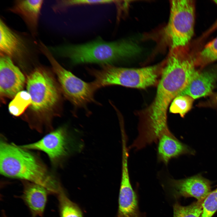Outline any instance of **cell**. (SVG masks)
<instances>
[{
    "label": "cell",
    "instance_id": "1",
    "mask_svg": "<svg viewBox=\"0 0 217 217\" xmlns=\"http://www.w3.org/2000/svg\"><path fill=\"white\" fill-rule=\"evenodd\" d=\"M195 71L193 63L187 57L177 54L167 57L154 99L149 106L138 113L143 127L154 132L168 129L169 106L185 89Z\"/></svg>",
    "mask_w": 217,
    "mask_h": 217
},
{
    "label": "cell",
    "instance_id": "2",
    "mask_svg": "<svg viewBox=\"0 0 217 217\" xmlns=\"http://www.w3.org/2000/svg\"><path fill=\"white\" fill-rule=\"evenodd\" d=\"M0 172L7 177L42 186L50 193L57 194L62 187L35 155L2 138L0 143Z\"/></svg>",
    "mask_w": 217,
    "mask_h": 217
},
{
    "label": "cell",
    "instance_id": "3",
    "mask_svg": "<svg viewBox=\"0 0 217 217\" xmlns=\"http://www.w3.org/2000/svg\"><path fill=\"white\" fill-rule=\"evenodd\" d=\"M165 60L157 64L139 68L118 67L110 64H102L99 69L89 68L97 89L110 85H118L140 89L157 86Z\"/></svg>",
    "mask_w": 217,
    "mask_h": 217
},
{
    "label": "cell",
    "instance_id": "4",
    "mask_svg": "<svg viewBox=\"0 0 217 217\" xmlns=\"http://www.w3.org/2000/svg\"><path fill=\"white\" fill-rule=\"evenodd\" d=\"M132 46L125 40L107 42L98 39L83 44L53 47L52 51L58 55L69 58L74 64H111L129 55L132 51Z\"/></svg>",
    "mask_w": 217,
    "mask_h": 217
},
{
    "label": "cell",
    "instance_id": "5",
    "mask_svg": "<svg viewBox=\"0 0 217 217\" xmlns=\"http://www.w3.org/2000/svg\"><path fill=\"white\" fill-rule=\"evenodd\" d=\"M39 48L51 63L64 96L75 107H84L94 101L97 89L93 81L86 82L64 68L43 43L40 44Z\"/></svg>",
    "mask_w": 217,
    "mask_h": 217
},
{
    "label": "cell",
    "instance_id": "6",
    "mask_svg": "<svg viewBox=\"0 0 217 217\" xmlns=\"http://www.w3.org/2000/svg\"><path fill=\"white\" fill-rule=\"evenodd\" d=\"M169 20L165 32L171 48L187 46L193 33L195 3L193 0L171 1Z\"/></svg>",
    "mask_w": 217,
    "mask_h": 217
},
{
    "label": "cell",
    "instance_id": "7",
    "mask_svg": "<svg viewBox=\"0 0 217 217\" xmlns=\"http://www.w3.org/2000/svg\"><path fill=\"white\" fill-rule=\"evenodd\" d=\"M27 92L31 97L30 108L37 113L49 111L58 102V88L53 77L44 69L36 68L28 77Z\"/></svg>",
    "mask_w": 217,
    "mask_h": 217
},
{
    "label": "cell",
    "instance_id": "8",
    "mask_svg": "<svg viewBox=\"0 0 217 217\" xmlns=\"http://www.w3.org/2000/svg\"><path fill=\"white\" fill-rule=\"evenodd\" d=\"M70 142L66 130L65 128L60 127L36 142L20 146L27 150H36L44 152L52 164L55 165L68 155Z\"/></svg>",
    "mask_w": 217,
    "mask_h": 217
},
{
    "label": "cell",
    "instance_id": "9",
    "mask_svg": "<svg viewBox=\"0 0 217 217\" xmlns=\"http://www.w3.org/2000/svg\"><path fill=\"white\" fill-rule=\"evenodd\" d=\"M167 181L168 192L175 199L193 197L197 200L203 201L211 192L209 181L200 176L180 180L169 178Z\"/></svg>",
    "mask_w": 217,
    "mask_h": 217
},
{
    "label": "cell",
    "instance_id": "10",
    "mask_svg": "<svg viewBox=\"0 0 217 217\" xmlns=\"http://www.w3.org/2000/svg\"><path fill=\"white\" fill-rule=\"evenodd\" d=\"M128 160L122 161L121 177L116 217H146L139 209L137 197L130 181Z\"/></svg>",
    "mask_w": 217,
    "mask_h": 217
},
{
    "label": "cell",
    "instance_id": "11",
    "mask_svg": "<svg viewBox=\"0 0 217 217\" xmlns=\"http://www.w3.org/2000/svg\"><path fill=\"white\" fill-rule=\"evenodd\" d=\"M25 78L20 69L9 57L1 55L0 93L1 97L14 98L22 91Z\"/></svg>",
    "mask_w": 217,
    "mask_h": 217
},
{
    "label": "cell",
    "instance_id": "12",
    "mask_svg": "<svg viewBox=\"0 0 217 217\" xmlns=\"http://www.w3.org/2000/svg\"><path fill=\"white\" fill-rule=\"evenodd\" d=\"M0 55L21 61L30 55L28 46L19 34L10 29L2 20L0 21Z\"/></svg>",
    "mask_w": 217,
    "mask_h": 217
},
{
    "label": "cell",
    "instance_id": "13",
    "mask_svg": "<svg viewBox=\"0 0 217 217\" xmlns=\"http://www.w3.org/2000/svg\"><path fill=\"white\" fill-rule=\"evenodd\" d=\"M23 184L21 198L29 209L31 217L42 216L49 192L44 187L36 184L23 181Z\"/></svg>",
    "mask_w": 217,
    "mask_h": 217
},
{
    "label": "cell",
    "instance_id": "14",
    "mask_svg": "<svg viewBox=\"0 0 217 217\" xmlns=\"http://www.w3.org/2000/svg\"><path fill=\"white\" fill-rule=\"evenodd\" d=\"M216 79V75L214 73L200 72L197 71L179 95H188L194 99L209 95L214 88Z\"/></svg>",
    "mask_w": 217,
    "mask_h": 217
},
{
    "label": "cell",
    "instance_id": "15",
    "mask_svg": "<svg viewBox=\"0 0 217 217\" xmlns=\"http://www.w3.org/2000/svg\"><path fill=\"white\" fill-rule=\"evenodd\" d=\"M43 2L42 0H17L9 10L21 16L33 34L35 35L37 31Z\"/></svg>",
    "mask_w": 217,
    "mask_h": 217
},
{
    "label": "cell",
    "instance_id": "16",
    "mask_svg": "<svg viewBox=\"0 0 217 217\" xmlns=\"http://www.w3.org/2000/svg\"><path fill=\"white\" fill-rule=\"evenodd\" d=\"M157 159L167 165L172 159L186 153L187 147L172 134L162 135L158 142Z\"/></svg>",
    "mask_w": 217,
    "mask_h": 217
},
{
    "label": "cell",
    "instance_id": "17",
    "mask_svg": "<svg viewBox=\"0 0 217 217\" xmlns=\"http://www.w3.org/2000/svg\"><path fill=\"white\" fill-rule=\"evenodd\" d=\"M57 195L59 202L60 217H83L80 208L69 199L62 187Z\"/></svg>",
    "mask_w": 217,
    "mask_h": 217
},
{
    "label": "cell",
    "instance_id": "18",
    "mask_svg": "<svg viewBox=\"0 0 217 217\" xmlns=\"http://www.w3.org/2000/svg\"><path fill=\"white\" fill-rule=\"evenodd\" d=\"M217 60V36L195 57L196 66L203 67Z\"/></svg>",
    "mask_w": 217,
    "mask_h": 217
},
{
    "label": "cell",
    "instance_id": "19",
    "mask_svg": "<svg viewBox=\"0 0 217 217\" xmlns=\"http://www.w3.org/2000/svg\"><path fill=\"white\" fill-rule=\"evenodd\" d=\"M31 97L27 91L22 90L18 93L10 103L9 111L14 116H20L31 105Z\"/></svg>",
    "mask_w": 217,
    "mask_h": 217
},
{
    "label": "cell",
    "instance_id": "20",
    "mask_svg": "<svg viewBox=\"0 0 217 217\" xmlns=\"http://www.w3.org/2000/svg\"><path fill=\"white\" fill-rule=\"evenodd\" d=\"M203 201L197 200L186 206L176 203L173 206V217H200Z\"/></svg>",
    "mask_w": 217,
    "mask_h": 217
},
{
    "label": "cell",
    "instance_id": "21",
    "mask_svg": "<svg viewBox=\"0 0 217 217\" xmlns=\"http://www.w3.org/2000/svg\"><path fill=\"white\" fill-rule=\"evenodd\" d=\"M194 99L187 95H179L172 101L169 108L171 113L179 114L184 117L191 108Z\"/></svg>",
    "mask_w": 217,
    "mask_h": 217
},
{
    "label": "cell",
    "instance_id": "22",
    "mask_svg": "<svg viewBox=\"0 0 217 217\" xmlns=\"http://www.w3.org/2000/svg\"><path fill=\"white\" fill-rule=\"evenodd\" d=\"M114 0H68L57 1L52 8L55 12L63 11L67 8L74 5H82L109 4L115 3Z\"/></svg>",
    "mask_w": 217,
    "mask_h": 217
},
{
    "label": "cell",
    "instance_id": "23",
    "mask_svg": "<svg viewBox=\"0 0 217 217\" xmlns=\"http://www.w3.org/2000/svg\"><path fill=\"white\" fill-rule=\"evenodd\" d=\"M217 211V188L211 191L203 200L200 217H212Z\"/></svg>",
    "mask_w": 217,
    "mask_h": 217
},
{
    "label": "cell",
    "instance_id": "24",
    "mask_svg": "<svg viewBox=\"0 0 217 217\" xmlns=\"http://www.w3.org/2000/svg\"><path fill=\"white\" fill-rule=\"evenodd\" d=\"M205 104L207 106L217 105V93L212 96L210 99L206 102Z\"/></svg>",
    "mask_w": 217,
    "mask_h": 217
},
{
    "label": "cell",
    "instance_id": "25",
    "mask_svg": "<svg viewBox=\"0 0 217 217\" xmlns=\"http://www.w3.org/2000/svg\"><path fill=\"white\" fill-rule=\"evenodd\" d=\"M214 2L217 5V1H214ZM216 28H217V20L209 30L208 33L214 30Z\"/></svg>",
    "mask_w": 217,
    "mask_h": 217
},
{
    "label": "cell",
    "instance_id": "26",
    "mask_svg": "<svg viewBox=\"0 0 217 217\" xmlns=\"http://www.w3.org/2000/svg\"><path fill=\"white\" fill-rule=\"evenodd\" d=\"M3 217H7L5 215V214H3Z\"/></svg>",
    "mask_w": 217,
    "mask_h": 217
}]
</instances>
